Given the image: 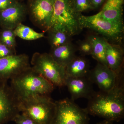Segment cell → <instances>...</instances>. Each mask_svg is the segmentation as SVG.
I'll return each mask as SVG.
<instances>
[{"label":"cell","mask_w":124,"mask_h":124,"mask_svg":"<svg viewBox=\"0 0 124 124\" xmlns=\"http://www.w3.org/2000/svg\"><path fill=\"white\" fill-rule=\"evenodd\" d=\"M85 108L89 115L118 122L124 117V87L122 76L110 91H95Z\"/></svg>","instance_id":"1"},{"label":"cell","mask_w":124,"mask_h":124,"mask_svg":"<svg viewBox=\"0 0 124 124\" xmlns=\"http://www.w3.org/2000/svg\"><path fill=\"white\" fill-rule=\"evenodd\" d=\"M10 86L20 102L50 95L53 85L29 68L11 79Z\"/></svg>","instance_id":"2"},{"label":"cell","mask_w":124,"mask_h":124,"mask_svg":"<svg viewBox=\"0 0 124 124\" xmlns=\"http://www.w3.org/2000/svg\"><path fill=\"white\" fill-rule=\"evenodd\" d=\"M80 14L75 11L71 0H54L53 13L49 29H62L71 36L78 35L83 29L79 21Z\"/></svg>","instance_id":"3"},{"label":"cell","mask_w":124,"mask_h":124,"mask_svg":"<svg viewBox=\"0 0 124 124\" xmlns=\"http://www.w3.org/2000/svg\"><path fill=\"white\" fill-rule=\"evenodd\" d=\"M19 108L20 112L31 117L38 124H52L56 105L50 95H45L20 102Z\"/></svg>","instance_id":"4"},{"label":"cell","mask_w":124,"mask_h":124,"mask_svg":"<svg viewBox=\"0 0 124 124\" xmlns=\"http://www.w3.org/2000/svg\"><path fill=\"white\" fill-rule=\"evenodd\" d=\"M35 71L51 82L54 86H65L66 79L65 68L54 60L49 54H33L31 61Z\"/></svg>","instance_id":"5"},{"label":"cell","mask_w":124,"mask_h":124,"mask_svg":"<svg viewBox=\"0 0 124 124\" xmlns=\"http://www.w3.org/2000/svg\"><path fill=\"white\" fill-rule=\"evenodd\" d=\"M79 21L83 28L94 32L111 44H116L121 41L124 33V25L111 22L101 18L97 14L85 16L80 14Z\"/></svg>","instance_id":"6"},{"label":"cell","mask_w":124,"mask_h":124,"mask_svg":"<svg viewBox=\"0 0 124 124\" xmlns=\"http://www.w3.org/2000/svg\"><path fill=\"white\" fill-rule=\"evenodd\" d=\"M56 111L52 124H89L85 108L80 107L68 98L55 101Z\"/></svg>","instance_id":"7"},{"label":"cell","mask_w":124,"mask_h":124,"mask_svg":"<svg viewBox=\"0 0 124 124\" xmlns=\"http://www.w3.org/2000/svg\"><path fill=\"white\" fill-rule=\"evenodd\" d=\"M20 103L7 81H0V124L13 121L20 113Z\"/></svg>","instance_id":"8"},{"label":"cell","mask_w":124,"mask_h":124,"mask_svg":"<svg viewBox=\"0 0 124 124\" xmlns=\"http://www.w3.org/2000/svg\"><path fill=\"white\" fill-rule=\"evenodd\" d=\"M26 54H14L0 59V81H7L31 67Z\"/></svg>","instance_id":"9"},{"label":"cell","mask_w":124,"mask_h":124,"mask_svg":"<svg viewBox=\"0 0 124 124\" xmlns=\"http://www.w3.org/2000/svg\"><path fill=\"white\" fill-rule=\"evenodd\" d=\"M54 0H32L29 7L31 21L40 29L49 28L54 10Z\"/></svg>","instance_id":"10"},{"label":"cell","mask_w":124,"mask_h":124,"mask_svg":"<svg viewBox=\"0 0 124 124\" xmlns=\"http://www.w3.org/2000/svg\"><path fill=\"white\" fill-rule=\"evenodd\" d=\"M123 76L122 72L118 75L107 66L98 63L90 70L87 77L93 84L97 85L100 91L107 92L115 87Z\"/></svg>","instance_id":"11"},{"label":"cell","mask_w":124,"mask_h":124,"mask_svg":"<svg viewBox=\"0 0 124 124\" xmlns=\"http://www.w3.org/2000/svg\"><path fill=\"white\" fill-rule=\"evenodd\" d=\"M93 83L88 77H66L65 86H66L73 101L81 98L89 99L95 92Z\"/></svg>","instance_id":"12"},{"label":"cell","mask_w":124,"mask_h":124,"mask_svg":"<svg viewBox=\"0 0 124 124\" xmlns=\"http://www.w3.org/2000/svg\"><path fill=\"white\" fill-rule=\"evenodd\" d=\"M27 9L17 2L13 6L0 11V25L4 29L14 30L26 18Z\"/></svg>","instance_id":"13"},{"label":"cell","mask_w":124,"mask_h":124,"mask_svg":"<svg viewBox=\"0 0 124 124\" xmlns=\"http://www.w3.org/2000/svg\"><path fill=\"white\" fill-rule=\"evenodd\" d=\"M124 0H107L101 11L97 14L104 20L124 25Z\"/></svg>","instance_id":"14"},{"label":"cell","mask_w":124,"mask_h":124,"mask_svg":"<svg viewBox=\"0 0 124 124\" xmlns=\"http://www.w3.org/2000/svg\"><path fill=\"white\" fill-rule=\"evenodd\" d=\"M105 59L107 66L118 75L122 72L124 51L119 45L111 44L106 41Z\"/></svg>","instance_id":"15"},{"label":"cell","mask_w":124,"mask_h":124,"mask_svg":"<svg viewBox=\"0 0 124 124\" xmlns=\"http://www.w3.org/2000/svg\"><path fill=\"white\" fill-rule=\"evenodd\" d=\"M65 68L66 77H87L90 70L88 62L82 56H76Z\"/></svg>","instance_id":"16"},{"label":"cell","mask_w":124,"mask_h":124,"mask_svg":"<svg viewBox=\"0 0 124 124\" xmlns=\"http://www.w3.org/2000/svg\"><path fill=\"white\" fill-rule=\"evenodd\" d=\"M76 49L71 42L51 48L50 54L54 60L63 67L66 66L76 57Z\"/></svg>","instance_id":"17"},{"label":"cell","mask_w":124,"mask_h":124,"mask_svg":"<svg viewBox=\"0 0 124 124\" xmlns=\"http://www.w3.org/2000/svg\"><path fill=\"white\" fill-rule=\"evenodd\" d=\"M87 39L90 42L92 46L91 55L98 63L107 66L105 59V48L107 40L101 37L94 35L89 36Z\"/></svg>","instance_id":"18"},{"label":"cell","mask_w":124,"mask_h":124,"mask_svg":"<svg viewBox=\"0 0 124 124\" xmlns=\"http://www.w3.org/2000/svg\"><path fill=\"white\" fill-rule=\"evenodd\" d=\"M48 32V40L51 48H57L71 42V36L62 29L50 28Z\"/></svg>","instance_id":"19"},{"label":"cell","mask_w":124,"mask_h":124,"mask_svg":"<svg viewBox=\"0 0 124 124\" xmlns=\"http://www.w3.org/2000/svg\"><path fill=\"white\" fill-rule=\"evenodd\" d=\"M16 36L26 40H34L45 37L44 32H36L33 29L20 23L14 30Z\"/></svg>","instance_id":"20"},{"label":"cell","mask_w":124,"mask_h":124,"mask_svg":"<svg viewBox=\"0 0 124 124\" xmlns=\"http://www.w3.org/2000/svg\"><path fill=\"white\" fill-rule=\"evenodd\" d=\"M75 11L78 14L94 9L90 0H71Z\"/></svg>","instance_id":"21"},{"label":"cell","mask_w":124,"mask_h":124,"mask_svg":"<svg viewBox=\"0 0 124 124\" xmlns=\"http://www.w3.org/2000/svg\"><path fill=\"white\" fill-rule=\"evenodd\" d=\"M13 121L16 124H38L31 117L23 113L17 115Z\"/></svg>","instance_id":"22"},{"label":"cell","mask_w":124,"mask_h":124,"mask_svg":"<svg viewBox=\"0 0 124 124\" xmlns=\"http://www.w3.org/2000/svg\"><path fill=\"white\" fill-rule=\"evenodd\" d=\"M79 50L82 56L91 55L92 51L91 44L87 39L82 41L79 45Z\"/></svg>","instance_id":"23"},{"label":"cell","mask_w":124,"mask_h":124,"mask_svg":"<svg viewBox=\"0 0 124 124\" xmlns=\"http://www.w3.org/2000/svg\"><path fill=\"white\" fill-rule=\"evenodd\" d=\"M15 54V49L10 48L0 41V59Z\"/></svg>","instance_id":"24"},{"label":"cell","mask_w":124,"mask_h":124,"mask_svg":"<svg viewBox=\"0 0 124 124\" xmlns=\"http://www.w3.org/2000/svg\"><path fill=\"white\" fill-rule=\"evenodd\" d=\"M16 37L14 30L4 29L0 33V41L2 42L8 40H16Z\"/></svg>","instance_id":"25"},{"label":"cell","mask_w":124,"mask_h":124,"mask_svg":"<svg viewBox=\"0 0 124 124\" xmlns=\"http://www.w3.org/2000/svg\"><path fill=\"white\" fill-rule=\"evenodd\" d=\"M17 2V0H0V11L13 6Z\"/></svg>","instance_id":"26"},{"label":"cell","mask_w":124,"mask_h":124,"mask_svg":"<svg viewBox=\"0 0 124 124\" xmlns=\"http://www.w3.org/2000/svg\"><path fill=\"white\" fill-rule=\"evenodd\" d=\"M107 0H90L94 9L98 8L101 6Z\"/></svg>","instance_id":"27"},{"label":"cell","mask_w":124,"mask_h":124,"mask_svg":"<svg viewBox=\"0 0 124 124\" xmlns=\"http://www.w3.org/2000/svg\"><path fill=\"white\" fill-rule=\"evenodd\" d=\"M97 124H113L112 122L104 120L101 122L98 123Z\"/></svg>","instance_id":"28"}]
</instances>
